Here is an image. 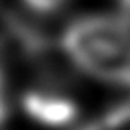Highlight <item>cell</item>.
Returning <instances> with one entry per match:
<instances>
[{
  "instance_id": "cell-1",
  "label": "cell",
  "mask_w": 130,
  "mask_h": 130,
  "mask_svg": "<svg viewBox=\"0 0 130 130\" xmlns=\"http://www.w3.org/2000/svg\"><path fill=\"white\" fill-rule=\"evenodd\" d=\"M61 47L85 73L130 85V24L116 16H85L71 22Z\"/></svg>"
},
{
  "instance_id": "cell-2",
  "label": "cell",
  "mask_w": 130,
  "mask_h": 130,
  "mask_svg": "<svg viewBox=\"0 0 130 130\" xmlns=\"http://www.w3.org/2000/svg\"><path fill=\"white\" fill-rule=\"evenodd\" d=\"M22 108L26 116H30L32 120L45 126H55V128L71 124L77 116V108L67 95L47 91V89L26 91L22 98Z\"/></svg>"
},
{
  "instance_id": "cell-3",
  "label": "cell",
  "mask_w": 130,
  "mask_h": 130,
  "mask_svg": "<svg viewBox=\"0 0 130 130\" xmlns=\"http://www.w3.org/2000/svg\"><path fill=\"white\" fill-rule=\"evenodd\" d=\"M24 2L37 12H53L59 6H63L67 0H24Z\"/></svg>"
},
{
  "instance_id": "cell-4",
  "label": "cell",
  "mask_w": 130,
  "mask_h": 130,
  "mask_svg": "<svg viewBox=\"0 0 130 130\" xmlns=\"http://www.w3.org/2000/svg\"><path fill=\"white\" fill-rule=\"evenodd\" d=\"M2 77H4V61H2V51H0V89H2Z\"/></svg>"
}]
</instances>
